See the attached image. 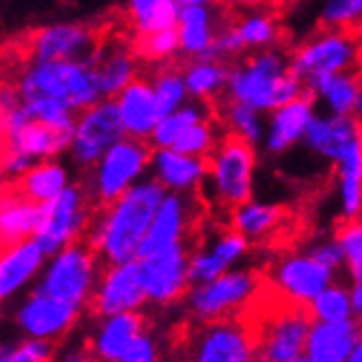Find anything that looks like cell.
Returning <instances> with one entry per match:
<instances>
[{"mask_svg":"<svg viewBox=\"0 0 362 362\" xmlns=\"http://www.w3.org/2000/svg\"><path fill=\"white\" fill-rule=\"evenodd\" d=\"M166 194L168 190L155 177L141 179L117 202L93 214L84 241L104 267L137 259V250Z\"/></svg>","mask_w":362,"mask_h":362,"instance_id":"1","label":"cell"},{"mask_svg":"<svg viewBox=\"0 0 362 362\" xmlns=\"http://www.w3.org/2000/svg\"><path fill=\"white\" fill-rule=\"evenodd\" d=\"M305 95V84L292 74L285 53L274 49L252 51L230 69L226 86L228 102H237L272 113L274 108Z\"/></svg>","mask_w":362,"mask_h":362,"instance_id":"2","label":"cell"},{"mask_svg":"<svg viewBox=\"0 0 362 362\" xmlns=\"http://www.w3.org/2000/svg\"><path fill=\"white\" fill-rule=\"evenodd\" d=\"M13 86L23 100L51 98L74 108L76 113L104 100L93 60H29L18 71Z\"/></svg>","mask_w":362,"mask_h":362,"instance_id":"3","label":"cell"},{"mask_svg":"<svg viewBox=\"0 0 362 362\" xmlns=\"http://www.w3.org/2000/svg\"><path fill=\"white\" fill-rule=\"evenodd\" d=\"M173 351L181 362H259L255 340L237 316L181 325L173 332Z\"/></svg>","mask_w":362,"mask_h":362,"instance_id":"4","label":"cell"},{"mask_svg":"<svg viewBox=\"0 0 362 362\" xmlns=\"http://www.w3.org/2000/svg\"><path fill=\"white\" fill-rule=\"evenodd\" d=\"M153 151L148 148L146 139L122 137L115 146L108 148L98 164L88 170L86 190L90 199L100 206H108L131 190L144 179L151 168Z\"/></svg>","mask_w":362,"mask_h":362,"instance_id":"5","label":"cell"},{"mask_svg":"<svg viewBox=\"0 0 362 362\" xmlns=\"http://www.w3.org/2000/svg\"><path fill=\"white\" fill-rule=\"evenodd\" d=\"M257 146L237 135H226L208 157V181L214 202L234 210L252 199Z\"/></svg>","mask_w":362,"mask_h":362,"instance_id":"6","label":"cell"},{"mask_svg":"<svg viewBox=\"0 0 362 362\" xmlns=\"http://www.w3.org/2000/svg\"><path fill=\"white\" fill-rule=\"evenodd\" d=\"M360 62V45L358 38L347 29L325 27L310 35L289 58L292 74L312 88L322 78L334 74L354 71Z\"/></svg>","mask_w":362,"mask_h":362,"instance_id":"7","label":"cell"},{"mask_svg":"<svg viewBox=\"0 0 362 362\" xmlns=\"http://www.w3.org/2000/svg\"><path fill=\"white\" fill-rule=\"evenodd\" d=\"M90 204L95 202L90 199L86 186L71 184L62 194L42 206L40 226L33 241L42 247L47 257H56L66 245L86 237L88 226L93 221Z\"/></svg>","mask_w":362,"mask_h":362,"instance_id":"8","label":"cell"},{"mask_svg":"<svg viewBox=\"0 0 362 362\" xmlns=\"http://www.w3.org/2000/svg\"><path fill=\"white\" fill-rule=\"evenodd\" d=\"M102 261L90 245L82 239L66 245L53 257L40 289L69 305H86L90 292L102 274Z\"/></svg>","mask_w":362,"mask_h":362,"instance_id":"9","label":"cell"},{"mask_svg":"<svg viewBox=\"0 0 362 362\" xmlns=\"http://www.w3.org/2000/svg\"><path fill=\"white\" fill-rule=\"evenodd\" d=\"M122 137H126V133L117 113V104L115 100L104 98L78 113L69 157L78 168L90 170Z\"/></svg>","mask_w":362,"mask_h":362,"instance_id":"10","label":"cell"},{"mask_svg":"<svg viewBox=\"0 0 362 362\" xmlns=\"http://www.w3.org/2000/svg\"><path fill=\"white\" fill-rule=\"evenodd\" d=\"M148 298L141 261L133 259L119 265L102 267V274L86 300V312L93 318L135 312Z\"/></svg>","mask_w":362,"mask_h":362,"instance_id":"11","label":"cell"},{"mask_svg":"<svg viewBox=\"0 0 362 362\" xmlns=\"http://www.w3.org/2000/svg\"><path fill=\"white\" fill-rule=\"evenodd\" d=\"M263 274L257 269L226 272L219 279L202 283L190 294V310L199 320L232 318L257 292Z\"/></svg>","mask_w":362,"mask_h":362,"instance_id":"12","label":"cell"},{"mask_svg":"<svg viewBox=\"0 0 362 362\" xmlns=\"http://www.w3.org/2000/svg\"><path fill=\"white\" fill-rule=\"evenodd\" d=\"M29 58L40 62L58 60H90L95 56L98 35L84 23H51L29 35Z\"/></svg>","mask_w":362,"mask_h":362,"instance_id":"13","label":"cell"},{"mask_svg":"<svg viewBox=\"0 0 362 362\" xmlns=\"http://www.w3.org/2000/svg\"><path fill=\"white\" fill-rule=\"evenodd\" d=\"M144 269V283L151 300L170 305L186 294L190 285V255L186 243L173 245L155 257L139 259Z\"/></svg>","mask_w":362,"mask_h":362,"instance_id":"14","label":"cell"},{"mask_svg":"<svg viewBox=\"0 0 362 362\" xmlns=\"http://www.w3.org/2000/svg\"><path fill=\"white\" fill-rule=\"evenodd\" d=\"M192 216H194V208H192L190 197L179 194V192H168L155 214L146 237H144L137 250V259H148L173 245L186 243Z\"/></svg>","mask_w":362,"mask_h":362,"instance_id":"15","label":"cell"},{"mask_svg":"<svg viewBox=\"0 0 362 362\" xmlns=\"http://www.w3.org/2000/svg\"><path fill=\"white\" fill-rule=\"evenodd\" d=\"M316 115V102L310 95H300L267 113L263 137L265 153L283 155L292 151L296 144H303Z\"/></svg>","mask_w":362,"mask_h":362,"instance_id":"16","label":"cell"},{"mask_svg":"<svg viewBox=\"0 0 362 362\" xmlns=\"http://www.w3.org/2000/svg\"><path fill=\"white\" fill-rule=\"evenodd\" d=\"M113 100L117 104L124 133L135 139H151L155 126L164 117L155 98L153 82L137 78L124 90H119Z\"/></svg>","mask_w":362,"mask_h":362,"instance_id":"17","label":"cell"},{"mask_svg":"<svg viewBox=\"0 0 362 362\" xmlns=\"http://www.w3.org/2000/svg\"><path fill=\"white\" fill-rule=\"evenodd\" d=\"M151 173L168 192L192 194L208 181V159L186 155L177 148H155Z\"/></svg>","mask_w":362,"mask_h":362,"instance_id":"18","label":"cell"},{"mask_svg":"<svg viewBox=\"0 0 362 362\" xmlns=\"http://www.w3.org/2000/svg\"><path fill=\"white\" fill-rule=\"evenodd\" d=\"M80 307L69 305L42 289L33 292L18 312L21 327L35 338H58L76 322Z\"/></svg>","mask_w":362,"mask_h":362,"instance_id":"19","label":"cell"},{"mask_svg":"<svg viewBox=\"0 0 362 362\" xmlns=\"http://www.w3.org/2000/svg\"><path fill=\"white\" fill-rule=\"evenodd\" d=\"M247 239L234 228L216 234L212 243H202L190 252V283L202 285L219 279L226 269L247 252Z\"/></svg>","mask_w":362,"mask_h":362,"instance_id":"20","label":"cell"},{"mask_svg":"<svg viewBox=\"0 0 362 362\" xmlns=\"http://www.w3.org/2000/svg\"><path fill=\"white\" fill-rule=\"evenodd\" d=\"M362 137V124L354 115H316L310 131L305 135L303 146L320 159L332 164L342 157L356 139Z\"/></svg>","mask_w":362,"mask_h":362,"instance_id":"21","label":"cell"},{"mask_svg":"<svg viewBox=\"0 0 362 362\" xmlns=\"http://www.w3.org/2000/svg\"><path fill=\"white\" fill-rule=\"evenodd\" d=\"M274 281L287 294L300 300H314L334 281V269L318 263L314 257H287L279 263Z\"/></svg>","mask_w":362,"mask_h":362,"instance_id":"22","label":"cell"},{"mask_svg":"<svg viewBox=\"0 0 362 362\" xmlns=\"http://www.w3.org/2000/svg\"><path fill=\"white\" fill-rule=\"evenodd\" d=\"M40 204L31 202L25 194L7 186V190L3 192V202H0V241H3V250L33 239L40 226Z\"/></svg>","mask_w":362,"mask_h":362,"instance_id":"23","label":"cell"},{"mask_svg":"<svg viewBox=\"0 0 362 362\" xmlns=\"http://www.w3.org/2000/svg\"><path fill=\"white\" fill-rule=\"evenodd\" d=\"M179 47L186 58H214V40L219 27H216V16L212 5H190L181 7L177 21Z\"/></svg>","mask_w":362,"mask_h":362,"instance_id":"24","label":"cell"},{"mask_svg":"<svg viewBox=\"0 0 362 362\" xmlns=\"http://www.w3.org/2000/svg\"><path fill=\"white\" fill-rule=\"evenodd\" d=\"M144 325H146V316L139 312H122L108 316L88 347L95 351L102 362H119L126 351L133 347V342L144 334Z\"/></svg>","mask_w":362,"mask_h":362,"instance_id":"25","label":"cell"},{"mask_svg":"<svg viewBox=\"0 0 362 362\" xmlns=\"http://www.w3.org/2000/svg\"><path fill=\"white\" fill-rule=\"evenodd\" d=\"M71 137L74 135L56 131V129H51V126H45L33 119L21 133H16L11 137H3V151L18 153L35 164V161L58 159L62 153H69Z\"/></svg>","mask_w":362,"mask_h":362,"instance_id":"26","label":"cell"},{"mask_svg":"<svg viewBox=\"0 0 362 362\" xmlns=\"http://www.w3.org/2000/svg\"><path fill=\"white\" fill-rule=\"evenodd\" d=\"M90 60H93V66H95V76H98L102 95L108 100H113L119 90H124L133 80H137L135 56L117 42L100 47Z\"/></svg>","mask_w":362,"mask_h":362,"instance_id":"27","label":"cell"},{"mask_svg":"<svg viewBox=\"0 0 362 362\" xmlns=\"http://www.w3.org/2000/svg\"><path fill=\"white\" fill-rule=\"evenodd\" d=\"M358 338H360V329L351 320L322 322L310 334L307 360L310 362H347Z\"/></svg>","mask_w":362,"mask_h":362,"instance_id":"28","label":"cell"},{"mask_svg":"<svg viewBox=\"0 0 362 362\" xmlns=\"http://www.w3.org/2000/svg\"><path fill=\"white\" fill-rule=\"evenodd\" d=\"M9 186L21 194H25L27 199H31V202L45 206L71 186L69 168L58 159L35 161L21 179L11 181Z\"/></svg>","mask_w":362,"mask_h":362,"instance_id":"29","label":"cell"},{"mask_svg":"<svg viewBox=\"0 0 362 362\" xmlns=\"http://www.w3.org/2000/svg\"><path fill=\"white\" fill-rule=\"evenodd\" d=\"M342 219L362 216V137L342 153L334 164Z\"/></svg>","mask_w":362,"mask_h":362,"instance_id":"30","label":"cell"},{"mask_svg":"<svg viewBox=\"0 0 362 362\" xmlns=\"http://www.w3.org/2000/svg\"><path fill=\"white\" fill-rule=\"evenodd\" d=\"M283 219L285 210L281 206L255 202V199L230 210V226L241 232L247 241H267L274 237L283 226Z\"/></svg>","mask_w":362,"mask_h":362,"instance_id":"31","label":"cell"},{"mask_svg":"<svg viewBox=\"0 0 362 362\" xmlns=\"http://www.w3.org/2000/svg\"><path fill=\"white\" fill-rule=\"evenodd\" d=\"M42 247L33 239L18 243L9 250H3V261H0V294L7 298L18 287L25 285L45 261Z\"/></svg>","mask_w":362,"mask_h":362,"instance_id":"32","label":"cell"},{"mask_svg":"<svg viewBox=\"0 0 362 362\" xmlns=\"http://www.w3.org/2000/svg\"><path fill=\"white\" fill-rule=\"evenodd\" d=\"M358 88H360V78L354 71H345V74H334L322 78L307 90L312 93L314 102L325 108V113L354 115L358 102Z\"/></svg>","mask_w":362,"mask_h":362,"instance_id":"33","label":"cell"},{"mask_svg":"<svg viewBox=\"0 0 362 362\" xmlns=\"http://www.w3.org/2000/svg\"><path fill=\"white\" fill-rule=\"evenodd\" d=\"M230 69L219 58H197L184 66V80L190 100L206 102L219 93H226Z\"/></svg>","mask_w":362,"mask_h":362,"instance_id":"34","label":"cell"},{"mask_svg":"<svg viewBox=\"0 0 362 362\" xmlns=\"http://www.w3.org/2000/svg\"><path fill=\"white\" fill-rule=\"evenodd\" d=\"M131 27L137 35H148L177 27L181 5L177 0H126Z\"/></svg>","mask_w":362,"mask_h":362,"instance_id":"35","label":"cell"},{"mask_svg":"<svg viewBox=\"0 0 362 362\" xmlns=\"http://www.w3.org/2000/svg\"><path fill=\"white\" fill-rule=\"evenodd\" d=\"M202 119H208L204 102L190 100L188 104L177 108L175 113H168L159 119V124L155 126V131L151 135V144L155 148H173L175 141L186 133V129H190L192 124Z\"/></svg>","mask_w":362,"mask_h":362,"instance_id":"36","label":"cell"},{"mask_svg":"<svg viewBox=\"0 0 362 362\" xmlns=\"http://www.w3.org/2000/svg\"><path fill=\"white\" fill-rule=\"evenodd\" d=\"M239 35L245 45V51H265L274 49L279 42V25L276 18L267 9H252L241 16L237 23Z\"/></svg>","mask_w":362,"mask_h":362,"instance_id":"37","label":"cell"},{"mask_svg":"<svg viewBox=\"0 0 362 362\" xmlns=\"http://www.w3.org/2000/svg\"><path fill=\"white\" fill-rule=\"evenodd\" d=\"M155 98L161 108V115L175 113L177 108L190 102V93L184 80V71H179L175 66H161L157 74L151 78Z\"/></svg>","mask_w":362,"mask_h":362,"instance_id":"38","label":"cell"},{"mask_svg":"<svg viewBox=\"0 0 362 362\" xmlns=\"http://www.w3.org/2000/svg\"><path fill=\"white\" fill-rule=\"evenodd\" d=\"M265 113L257 111V108L245 106V104H237V102H228L226 111H223V119L230 135H237L250 144H263L265 137V124L267 119L263 117Z\"/></svg>","mask_w":362,"mask_h":362,"instance_id":"39","label":"cell"},{"mask_svg":"<svg viewBox=\"0 0 362 362\" xmlns=\"http://www.w3.org/2000/svg\"><path fill=\"white\" fill-rule=\"evenodd\" d=\"M23 102L27 106L29 115L35 122L51 126V129H56V131L74 135L76 119H78V113L74 108H69L66 104H62L58 100H51V98H29Z\"/></svg>","mask_w":362,"mask_h":362,"instance_id":"40","label":"cell"},{"mask_svg":"<svg viewBox=\"0 0 362 362\" xmlns=\"http://www.w3.org/2000/svg\"><path fill=\"white\" fill-rule=\"evenodd\" d=\"M137 53L148 62L164 64L173 60L177 53H181L179 47V35L177 29H164V31H155L148 35H139L137 40Z\"/></svg>","mask_w":362,"mask_h":362,"instance_id":"41","label":"cell"},{"mask_svg":"<svg viewBox=\"0 0 362 362\" xmlns=\"http://www.w3.org/2000/svg\"><path fill=\"white\" fill-rule=\"evenodd\" d=\"M216 144H219V139H216V131H214L212 122L202 119V122L192 124L190 129H186V133L175 141L173 148L186 153V155H192V157L208 159L212 155V151L216 148Z\"/></svg>","mask_w":362,"mask_h":362,"instance_id":"42","label":"cell"},{"mask_svg":"<svg viewBox=\"0 0 362 362\" xmlns=\"http://www.w3.org/2000/svg\"><path fill=\"white\" fill-rule=\"evenodd\" d=\"M336 241L345 252V263L356 283H362V216L345 219L336 232Z\"/></svg>","mask_w":362,"mask_h":362,"instance_id":"43","label":"cell"},{"mask_svg":"<svg viewBox=\"0 0 362 362\" xmlns=\"http://www.w3.org/2000/svg\"><path fill=\"white\" fill-rule=\"evenodd\" d=\"M316 314L322 322H345L351 314V296L342 287L332 285L314 298Z\"/></svg>","mask_w":362,"mask_h":362,"instance_id":"44","label":"cell"},{"mask_svg":"<svg viewBox=\"0 0 362 362\" xmlns=\"http://www.w3.org/2000/svg\"><path fill=\"white\" fill-rule=\"evenodd\" d=\"M320 21L325 27L347 29L362 21V0H325L320 7Z\"/></svg>","mask_w":362,"mask_h":362,"instance_id":"45","label":"cell"},{"mask_svg":"<svg viewBox=\"0 0 362 362\" xmlns=\"http://www.w3.org/2000/svg\"><path fill=\"white\" fill-rule=\"evenodd\" d=\"M58 347V338H38L5 349L3 362H53V354Z\"/></svg>","mask_w":362,"mask_h":362,"instance_id":"46","label":"cell"},{"mask_svg":"<svg viewBox=\"0 0 362 362\" xmlns=\"http://www.w3.org/2000/svg\"><path fill=\"white\" fill-rule=\"evenodd\" d=\"M241 53H245V45L239 35L237 25H228L221 27L219 33H216V40H214V58L219 60H228V58H239Z\"/></svg>","mask_w":362,"mask_h":362,"instance_id":"47","label":"cell"},{"mask_svg":"<svg viewBox=\"0 0 362 362\" xmlns=\"http://www.w3.org/2000/svg\"><path fill=\"white\" fill-rule=\"evenodd\" d=\"M310 257H314L318 263L327 265L329 269H338L342 265V261H345V252H342L340 243L336 241V237L332 241H320L316 243L312 250H310Z\"/></svg>","mask_w":362,"mask_h":362,"instance_id":"48","label":"cell"},{"mask_svg":"<svg viewBox=\"0 0 362 362\" xmlns=\"http://www.w3.org/2000/svg\"><path fill=\"white\" fill-rule=\"evenodd\" d=\"M119 362H155V342L146 334H141Z\"/></svg>","mask_w":362,"mask_h":362,"instance_id":"49","label":"cell"},{"mask_svg":"<svg viewBox=\"0 0 362 362\" xmlns=\"http://www.w3.org/2000/svg\"><path fill=\"white\" fill-rule=\"evenodd\" d=\"M221 3L237 11H252V9H265L267 5L274 3V0H221Z\"/></svg>","mask_w":362,"mask_h":362,"instance_id":"50","label":"cell"},{"mask_svg":"<svg viewBox=\"0 0 362 362\" xmlns=\"http://www.w3.org/2000/svg\"><path fill=\"white\" fill-rule=\"evenodd\" d=\"M64 362H102L98 356H95V351L93 349H90L88 345L82 349V351H78V354H74V356H71V358H66Z\"/></svg>","mask_w":362,"mask_h":362,"instance_id":"51","label":"cell"},{"mask_svg":"<svg viewBox=\"0 0 362 362\" xmlns=\"http://www.w3.org/2000/svg\"><path fill=\"white\" fill-rule=\"evenodd\" d=\"M351 307H354V314L358 318H362V283H356L354 292H351Z\"/></svg>","mask_w":362,"mask_h":362,"instance_id":"52","label":"cell"},{"mask_svg":"<svg viewBox=\"0 0 362 362\" xmlns=\"http://www.w3.org/2000/svg\"><path fill=\"white\" fill-rule=\"evenodd\" d=\"M347 362H362V334H360V338H358V342H356L354 351L349 354Z\"/></svg>","mask_w":362,"mask_h":362,"instance_id":"53","label":"cell"},{"mask_svg":"<svg viewBox=\"0 0 362 362\" xmlns=\"http://www.w3.org/2000/svg\"><path fill=\"white\" fill-rule=\"evenodd\" d=\"M354 117L362 124V76H360V88H358V102H356V111Z\"/></svg>","mask_w":362,"mask_h":362,"instance_id":"54","label":"cell"},{"mask_svg":"<svg viewBox=\"0 0 362 362\" xmlns=\"http://www.w3.org/2000/svg\"><path fill=\"white\" fill-rule=\"evenodd\" d=\"M181 7H190V5H212V0H177Z\"/></svg>","mask_w":362,"mask_h":362,"instance_id":"55","label":"cell"},{"mask_svg":"<svg viewBox=\"0 0 362 362\" xmlns=\"http://www.w3.org/2000/svg\"><path fill=\"white\" fill-rule=\"evenodd\" d=\"M356 33H358V38L362 40V21H360L358 25H356Z\"/></svg>","mask_w":362,"mask_h":362,"instance_id":"56","label":"cell"},{"mask_svg":"<svg viewBox=\"0 0 362 362\" xmlns=\"http://www.w3.org/2000/svg\"><path fill=\"white\" fill-rule=\"evenodd\" d=\"M294 362H310V360H307V358H298V360H294Z\"/></svg>","mask_w":362,"mask_h":362,"instance_id":"57","label":"cell"},{"mask_svg":"<svg viewBox=\"0 0 362 362\" xmlns=\"http://www.w3.org/2000/svg\"><path fill=\"white\" fill-rule=\"evenodd\" d=\"M161 362H170V360H161Z\"/></svg>","mask_w":362,"mask_h":362,"instance_id":"58","label":"cell"}]
</instances>
